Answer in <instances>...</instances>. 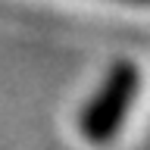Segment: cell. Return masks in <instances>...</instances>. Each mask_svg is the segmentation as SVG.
<instances>
[{"instance_id":"6da1fadb","label":"cell","mask_w":150,"mask_h":150,"mask_svg":"<svg viewBox=\"0 0 150 150\" xmlns=\"http://www.w3.org/2000/svg\"><path fill=\"white\" fill-rule=\"evenodd\" d=\"M141 91V69L131 59H119L112 63V69L106 72L103 84L94 91V97L88 100V106L78 116V131L88 144H110L116 134L122 131V122L131 112L134 100Z\"/></svg>"},{"instance_id":"7a4b0ae2","label":"cell","mask_w":150,"mask_h":150,"mask_svg":"<svg viewBox=\"0 0 150 150\" xmlns=\"http://www.w3.org/2000/svg\"><path fill=\"white\" fill-rule=\"evenodd\" d=\"M119 3H138V6H150V0H119Z\"/></svg>"}]
</instances>
